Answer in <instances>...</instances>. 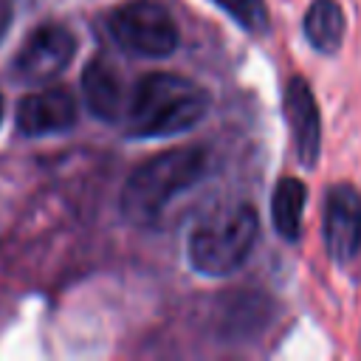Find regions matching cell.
Segmentation results:
<instances>
[{
    "label": "cell",
    "instance_id": "7a4b0ae2",
    "mask_svg": "<svg viewBox=\"0 0 361 361\" xmlns=\"http://www.w3.org/2000/svg\"><path fill=\"white\" fill-rule=\"evenodd\" d=\"M209 169V152L203 147H175L152 155L130 172L124 180L118 206L133 226H155L166 206L189 192Z\"/></svg>",
    "mask_w": 361,
    "mask_h": 361
},
{
    "label": "cell",
    "instance_id": "30bf717a",
    "mask_svg": "<svg viewBox=\"0 0 361 361\" xmlns=\"http://www.w3.org/2000/svg\"><path fill=\"white\" fill-rule=\"evenodd\" d=\"M302 31L319 54H336L344 42V31H347L341 6L336 0H313L302 20Z\"/></svg>",
    "mask_w": 361,
    "mask_h": 361
},
{
    "label": "cell",
    "instance_id": "52a82bcc",
    "mask_svg": "<svg viewBox=\"0 0 361 361\" xmlns=\"http://www.w3.org/2000/svg\"><path fill=\"white\" fill-rule=\"evenodd\" d=\"M79 121V107L71 90L65 87H45L37 93H28L17 102L14 124L23 135L42 138L73 130Z\"/></svg>",
    "mask_w": 361,
    "mask_h": 361
},
{
    "label": "cell",
    "instance_id": "8992f818",
    "mask_svg": "<svg viewBox=\"0 0 361 361\" xmlns=\"http://www.w3.org/2000/svg\"><path fill=\"white\" fill-rule=\"evenodd\" d=\"M322 240L327 257L338 265H347L361 254V192L353 183H333L327 189Z\"/></svg>",
    "mask_w": 361,
    "mask_h": 361
},
{
    "label": "cell",
    "instance_id": "9c48e42d",
    "mask_svg": "<svg viewBox=\"0 0 361 361\" xmlns=\"http://www.w3.org/2000/svg\"><path fill=\"white\" fill-rule=\"evenodd\" d=\"M82 99H85L87 110L96 118L107 121V124H116V121L124 118L130 90L124 85V76L118 73V68L107 56H93L85 65V71H82Z\"/></svg>",
    "mask_w": 361,
    "mask_h": 361
},
{
    "label": "cell",
    "instance_id": "277c9868",
    "mask_svg": "<svg viewBox=\"0 0 361 361\" xmlns=\"http://www.w3.org/2000/svg\"><path fill=\"white\" fill-rule=\"evenodd\" d=\"M107 31L118 48L144 59H164L175 54L180 28L169 8L158 0H130L107 14Z\"/></svg>",
    "mask_w": 361,
    "mask_h": 361
},
{
    "label": "cell",
    "instance_id": "4fadbf2b",
    "mask_svg": "<svg viewBox=\"0 0 361 361\" xmlns=\"http://www.w3.org/2000/svg\"><path fill=\"white\" fill-rule=\"evenodd\" d=\"M11 17H14V3H11V0H0V42H3V37L8 34Z\"/></svg>",
    "mask_w": 361,
    "mask_h": 361
},
{
    "label": "cell",
    "instance_id": "3957f363",
    "mask_svg": "<svg viewBox=\"0 0 361 361\" xmlns=\"http://www.w3.org/2000/svg\"><path fill=\"white\" fill-rule=\"evenodd\" d=\"M259 220L248 203H226L212 209L189 234V265L203 276H226L237 271L254 251Z\"/></svg>",
    "mask_w": 361,
    "mask_h": 361
},
{
    "label": "cell",
    "instance_id": "5b68a950",
    "mask_svg": "<svg viewBox=\"0 0 361 361\" xmlns=\"http://www.w3.org/2000/svg\"><path fill=\"white\" fill-rule=\"evenodd\" d=\"M73 56H76L73 31L59 23H45L25 37L11 68L17 79L34 85V82H48L59 76L73 62Z\"/></svg>",
    "mask_w": 361,
    "mask_h": 361
},
{
    "label": "cell",
    "instance_id": "8fae6325",
    "mask_svg": "<svg viewBox=\"0 0 361 361\" xmlns=\"http://www.w3.org/2000/svg\"><path fill=\"white\" fill-rule=\"evenodd\" d=\"M307 200V186L299 178H279L271 195V220L274 228L285 240H299L302 231V212Z\"/></svg>",
    "mask_w": 361,
    "mask_h": 361
},
{
    "label": "cell",
    "instance_id": "5bb4252c",
    "mask_svg": "<svg viewBox=\"0 0 361 361\" xmlns=\"http://www.w3.org/2000/svg\"><path fill=\"white\" fill-rule=\"evenodd\" d=\"M3 113H6V107H3V96H0V124H3Z\"/></svg>",
    "mask_w": 361,
    "mask_h": 361
},
{
    "label": "cell",
    "instance_id": "6da1fadb",
    "mask_svg": "<svg viewBox=\"0 0 361 361\" xmlns=\"http://www.w3.org/2000/svg\"><path fill=\"white\" fill-rule=\"evenodd\" d=\"M209 93L197 82L178 73H147L141 76L127 102L121 118L130 138H164L192 130L209 113Z\"/></svg>",
    "mask_w": 361,
    "mask_h": 361
},
{
    "label": "cell",
    "instance_id": "7c38bea8",
    "mask_svg": "<svg viewBox=\"0 0 361 361\" xmlns=\"http://www.w3.org/2000/svg\"><path fill=\"white\" fill-rule=\"evenodd\" d=\"M217 8H223L243 31L248 34H268L271 28V14L265 0H212Z\"/></svg>",
    "mask_w": 361,
    "mask_h": 361
},
{
    "label": "cell",
    "instance_id": "ba28073f",
    "mask_svg": "<svg viewBox=\"0 0 361 361\" xmlns=\"http://www.w3.org/2000/svg\"><path fill=\"white\" fill-rule=\"evenodd\" d=\"M282 107H285V118H288V127L293 135L299 164L313 169L319 161V152H322V116H319L313 90L302 76L288 79Z\"/></svg>",
    "mask_w": 361,
    "mask_h": 361
}]
</instances>
